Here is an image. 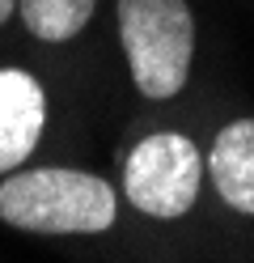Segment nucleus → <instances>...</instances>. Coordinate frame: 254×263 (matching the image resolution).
<instances>
[{
	"label": "nucleus",
	"mask_w": 254,
	"mask_h": 263,
	"mask_svg": "<svg viewBox=\"0 0 254 263\" xmlns=\"http://www.w3.org/2000/svg\"><path fill=\"white\" fill-rule=\"evenodd\" d=\"M208 174L216 195L233 212L254 217V119H233L216 132L208 153Z\"/></svg>",
	"instance_id": "obj_5"
},
{
	"label": "nucleus",
	"mask_w": 254,
	"mask_h": 263,
	"mask_svg": "<svg viewBox=\"0 0 254 263\" xmlns=\"http://www.w3.org/2000/svg\"><path fill=\"white\" fill-rule=\"evenodd\" d=\"M203 183L199 149L178 132H157L140 140L123 161V191L127 204L140 208L144 217L174 221L195 208V195Z\"/></svg>",
	"instance_id": "obj_3"
},
{
	"label": "nucleus",
	"mask_w": 254,
	"mask_h": 263,
	"mask_svg": "<svg viewBox=\"0 0 254 263\" xmlns=\"http://www.w3.org/2000/svg\"><path fill=\"white\" fill-rule=\"evenodd\" d=\"M13 9H17V0H0V26L13 17Z\"/></svg>",
	"instance_id": "obj_7"
},
{
	"label": "nucleus",
	"mask_w": 254,
	"mask_h": 263,
	"mask_svg": "<svg viewBox=\"0 0 254 263\" xmlns=\"http://www.w3.org/2000/svg\"><path fill=\"white\" fill-rule=\"evenodd\" d=\"M114 212L110 183L85 170H26L0 183V221L26 234H102Z\"/></svg>",
	"instance_id": "obj_1"
},
{
	"label": "nucleus",
	"mask_w": 254,
	"mask_h": 263,
	"mask_svg": "<svg viewBox=\"0 0 254 263\" xmlns=\"http://www.w3.org/2000/svg\"><path fill=\"white\" fill-rule=\"evenodd\" d=\"M97 0H17V13L34 39L43 43H64L76 39L89 26Z\"/></svg>",
	"instance_id": "obj_6"
},
{
	"label": "nucleus",
	"mask_w": 254,
	"mask_h": 263,
	"mask_svg": "<svg viewBox=\"0 0 254 263\" xmlns=\"http://www.w3.org/2000/svg\"><path fill=\"white\" fill-rule=\"evenodd\" d=\"M47 123V93L22 68H0V174L34 153Z\"/></svg>",
	"instance_id": "obj_4"
},
{
	"label": "nucleus",
	"mask_w": 254,
	"mask_h": 263,
	"mask_svg": "<svg viewBox=\"0 0 254 263\" xmlns=\"http://www.w3.org/2000/svg\"><path fill=\"white\" fill-rule=\"evenodd\" d=\"M119 34L127 47L131 81L152 102L186 85L195 51V22L186 0H119Z\"/></svg>",
	"instance_id": "obj_2"
}]
</instances>
